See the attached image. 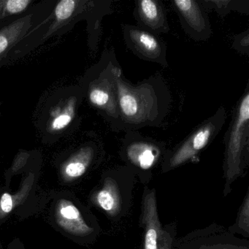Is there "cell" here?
Masks as SVG:
<instances>
[{"label": "cell", "instance_id": "obj_4", "mask_svg": "<svg viewBox=\"0 0 249 249\" xmlns=\"http://www.w3.org/2000/svg\"><path fill=\"white\" fill-rule=\"evenodd\" d=\"M226 120L227 111L221 106L213 116L202 122L172 151L167 160L169 168H174L195 158L216 138Z\"/></svg>", "mask_w": 249, "mask_h": 249}, {"label": "cell", "instance_id": "obj_19", "mask_svg": "<svg viewBox=\"0 0 249 249\" xmlns=\"http://www.w3.org/2000/svg\"><path fill=\"white\" fill-rule=\"evenodd\" d=\"M231 48L243 54L249 55V30L234 36Z\"/></svg>", "mask_w": 249, "mask_h": 249}, {"label": "cell", "instance_id": "obj_12", "mask_svg": "<svg viewBox=\"0 0 249 249\" xmlns=\"http://www.w3.org/2000/svg\"><path fill=\"white\" fill-rule=\"evenodd\" d=\"M93 202L109 215H117L122 207V198L116 180L106 178L103 188L93 196Z\"/></svg>", "mask_w": 249, "mask_h": 249}, {"label": "cell", "instance_id": "obj_11", "mask_svg": "<svg viewBox=\"0 0 249 249\" xmlns=\"http://www.w3.org/2000/svg\"><path fill=\"white\" fill-rule=\"evenodd\" d=\"M94 157L92 146H84L72 154L61 166V176L65 182H71L82 176Z\"/></svg>", "mask_w": 249, "mask_h": 249}, {"label": "cell", "instance_id": "obj_9", "mask_svg": "<svg viewBox=\"0 0 249 249\" xmlns=\"http://www.w3.org/2000/svg\"><path fill=\"white\" fill-rule=\"evenodd\" d=\"M134 17L138 27L160 36L170 31L164 5L160 0H135Z\"/></svg>", "mask_w": 249, "mask_h": 249}, {"label": "cell", "instance_id": "obj_8", "mask_svg": "<svg viewBox=\"0 0 249 249\" xmlns=\"http://www.w3.org/2000/svg\"><path fill=\"white\" fill-rule=\"evenodd\" d=\"M142 223L145 227L143 249H170L172 239L161 227L154 191L145 195L142 208Z\"/></svg>", "mask_w": 249, "mask_h": 249}, {"label": "cell", "instance_id": "obj_13", "mask_svg": "<svg viewBox=\"0 0 249 249\" xmlns=\"http://www.w3.org/2000/svg\"><path fill=\"white\" fill-rule=\"evenodd\" d=\"M31 25L32 16L29 15L0 30V57L25 36Z\"/></svg>", "mask_w": 249, "mask_h": 249}, {"label": "cell", "instance_id": "obj_2", "mask_svg": "<svg viewBox=\"0 0 249 249\" xmlns=\"http://www.w3.org/2000/svg\"><path fill=\"white\" fill-rule=\"evenodd\" d=\"M122 72L114 49L112 48L103 53L87 87L90 104L101 113L114 132L119 129L117 79Z\"/></svg>", "mask_w": 249, "mask_h": 249}, {"label": "cell", "instance_id": "obj_17", "mask_svg": "<svg viewBox=\"0 0 249 249\" xmlns=\"http://www.w3.org/2000/svg\"><path fill=\"white\" fill-rule=\"evenodd\" d=\"M81 1L75 0H62L56 5L54 11L55 21L50 27L49 35L52 34L55 30L59 28L61 24L69 20L75 14L77 8L81 5Z\"/></svg>", "mask_w": 249, "mask_h": 249}, {"label": "cell", "instance_id": "obj_15", "mask_svg": "<svg viewBox=\"0 0 249 249\" xmlns=\"http://www.w3.org/2000/svg\"><path fill=\"white\" fill-rule=\"evenodd\" d=\"M34 177L29 176L24 181L20 190L14 195L5 193L0 197V219L5 218L14 208L23 203L27 199L33 186Z\"/></svg>", "mask_w": 249, "mask_h": 249}, {"label": "cell", "instance_id": "obj_3", "mask_svg": "<svg viewBox=\"0 0 249 249\" xmlns=\"http://www.w3.org/2000/svg\"><path fill=\"white\" fill-rule=\"evenodd\" d=\"M225 175L231 181L241 171L242 160L249 143V89H246L234 109L225 139Z\"/></svg>", "mask_w": 249, "mask_h": 249}, {"label": "cell", "instance_id": "obj_5", "mask_svg": "<svg viewBox=\"0 0 249 249\" xmlns=\"http://www.w3.org/2000/svg\"><path fill=\"white\" fill-rule=\"evenodd\" d=\"M122 28L125 43L134 54L164 68L169 66L167 46L160 36L132 24H122Z\"/></svg>", "mask_w": 249, "mask_h": 249}, {"label": "cell", "instance_id": "obj_10", "mask_svg": "<svg viewBox=\"0 0 249 249\" xmlns=\"http://www.w3.org/2000/svg\"><path fill=\"white\" fill-rule=\"evenodd\" d=\"M55 216L58 225L70 234L85 236L93 231V229L86 223L78 208L68 199L58 201L55 208Z\"/></svg>", "mask_w": 249, "mask_h": 249}, {"label": "cell", "instance_id": "obj_20", "mask_svg": "<svg viewBox=\"0 0 249 249\" xmlns=\"http://www.w3.org/2000/svg\"><path fill=\"white\" fill-rule=\"evenodd\" d=\"M249 196H246L244 205L240 214V224L245 226L246 231L249 230Z\"/></svg>", "mask_w": 249, "mask_h": 249}, {"label": "cell", "instance_id": "obj_14", "mask_svg": "<svg viewBox=\"0 0 249 249\" xmlns=\"http://www.w3.org/2000/svg\"><path fill=\"white\" fill-rule=\"evenodd\" d=\"M77 97H69L62 106H58L52 113L49 122V130L58 132L66 128L73 120L77 106Z\"/></svg>", "mask_w": 249, "mask_h": 249}, {"label": "cell", "instance_id": "obj_16", "mask_svg": "<svg viewBox=\"0 0 249 249\" xmlns=\"http://www.w3.org/2000/svg\"><path fill=\"white\" fill-rule=\"evenodd\" d=\"M207 11L214 10L221 18H224L232 11L249 14L248 0H199Z\"/></svg>", "mask_w": 249, "mask_h": 249}, {"label": "cell", "instance_id": "obj_21", "mask_svg": "<svg viewBox=\"0 0 249 249\" xmlns=\"http://www.w3.org/2000/svg\"><path fill=\"white\" fill-rule=\"evenodd\" d=\"M1 59H2V57H0V61H1Z\"/></svg>", "mask_w": 249, "mask_h": 249}, {"label": "cell", "instance_id": "obj_1", "mask_svg": "<svg viewBox=\"0 0 249 249\" xmlns=\"http://www.w3.org/2000/svg\"><path fill=\"white\" fill-rule=\"evenodd\" d=\"M117 93L118 132L161 127L171 108V93L161 75L132 84L122 72L118 77Z\"/></svg>", "mask_w": 249, "mask_h": 249}, {"label": "cell", "instance_id": "obj_7", "mask_svg": "<svg viewBox=\"0 0 249 249\" xmlns=\"http://www.w3.org/2000/svg\"><path fill=\"white\" fill-rule=\"evenodd\" d=\"M124 153L127 161L141 170H147L154 167L164 151L162 143L138 131H128L124 139Z\"/></svg>", "mask_w": 249, "mask_h": 249}, {"label": "cell", "instance_id": "obj_6", "mask_svg": "<svg viewBox=\"0 0 249 249\" xmlns=\"http://www.w3.org/2000/svg\"><path fill=\"white\" fill-rule=\"evenodd\" d=\"M172 5L186 34L195 41H206L213 32L208 11L199 0H174Z\"/></svg>", "mask_w": 249, "mask_h": 249}, {"label": "cell", "instance_id": "obj_18", "mask_svg": "<svg viewBox=\"0 0 249 249\" xmlns=\"http://www.w3.org/2000/svg\"><path fill=\"white\" fill-rule=\"evenodd\" d=\"M30 3L31 0H0V19L23 12Z\"/></svg>", "mask_w": 249, "mask_h": 249}]
</instances>
